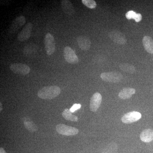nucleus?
Returning a JSON list of instances; mask_svg holds the SVG:
<instances>
[{
	"label": "nucleus",
	"instance_id": "f257e3e1",
	"mask_svg": "<svg viewBox=\"0 0 153 153\" xmlns=\"http://www.w3.org/2000/svg\"><path fill=\"white\" fill-rule=\"evenodd\" d=\"M61 92L60 88L56 85L45 86L38 91V96L44 100H52L58 96Z\"/></svg>",
	"mask_w": 153,
	"mask_h": 153
},
{
	"label": "nucleus",
	"instance_id": "f03ea898",
	"mask_svg": "<svg viewBox=\"0 0 153 153\" xmlns=\"http://www.w3.org/2000/svg\"><path fill=\"white\" fill-rule=\"evenodd\" d=\"M56 130L60 134L66 136L75 135L79 133V130L76 128L63 124L57 125L56 127Z\"/></svg>",
	"mask_w": 153,
	"mask_h": 153
},
{
	"label": "nucleus",
	"instance_id": "7ed1b4c3",
	"mask_svg": "<svg viewBox=\"0 0 153 153\" xmlns=\"http://www.w3.org/2000/svg\"><path fill=\"white\" fill-rule=\"evenodd\" d=\"M100 77L105 82L117 83L120 82L123 78V76L120 72L111 71L102 73Z\"/></svg>",
	"mask_w": 153,
	"mask_h": 153
},
{
	"label": "nucleus",
	"instance_id": "20e7f679",
	"mask_svg": "<svg viewBox=\"0 0 153 153\" xmlns=\"http://www.w3.org/2000/svg\"><path fill=\"white\" fill-rule=\"evenodd\" d=\"M45 49L46 53L48 55H51L54 54L56 49L55 38L50 33L46 34L44 39Z\"/></svg>",
	"mask_w": 153,
	"mask_h": 153
},
{
	"label": "nucleus",
	"instance_id": "39448f33",
	"mask_svg": "<svg viewBox=\"0 0 153 153\" xmlns=\"http://www.w3.org/2000/svg\"><path fill=\"white\" fill-rule=\"evenodd\" d=\"M10 68L15 74L22 75H27L31 71L30 66L27 64L22 63H15L11 64Z\"/></svg>",
	"mask_w": 153,
	"mask_h": 153
},
{
	"label": "nucleus",
	"instance_id": "423d86ee",
	"mask_svg": "<svg viewBox=\"0 0 153 153\" xmlns=\"http://www.w3.org/2000/svg\"><path fill=\"white\" fill-rule=\"evenodd\" d=\"M63 56L68 63L71 64H75L79 62V59L75 52L71 47H65L63 50Z\"/></svg>",
	"mask_w": 153,
	"mask_h": 153
},
{
	"label": "nucleus",
	"instance_id": "0eeeda50",
	"mask_svg": "<svg viewBox=\"0 0 153 153\" xmlns=\"http://www.w3.org/2000/svg\"><path fill=\"white\" fill-rule=\"evenodd\" d=\"M26 18L24 16H21L17 17L12 22L9 28V33L11 34L16 33L18 30L26 24Z\"/></svg>",
	"mask_w": 153,
	"mask_h": 153
},
{
	"label": "nucleus",
	"instance_id": "6e6552de",
	"mask_svg": "<svg viewBox=\"0 0 153 153\" xmlns=\"http://www.w3.org/2000/svg\"><path fill=\"white\" fill-rule=\"evenodd\" d=\"M33 25L31 22L27 23L25 27L18 35V40L20 41H24L30 38L33 30Z\"/></svg>",
	"mask_w": 153,
	"mask_h": 153
},
{
	"label": "nucleus",
	"instance_id": "1a4fd4ad",
	"mask_svg": "<svg viewBox=\"0 0 153 153\" xmlns=\"http://www.w3.org/2000/svg\"><path fill=\"white\" fill-rule=\"evenodd\" d=\"M141 116V114L139 112L131 111L123 115L121 118V121L124 123L131 124L139 120Z\"/></svg>",
	"mask_w": 153,
	"mask_h": 153
},
{
	"label": "nucleus",
	"instance_id": "9d476101",
	"mask_svg": "<svg viewBox=\"0 0 153 153\" xmlns=\"http://www.w3.org/2000/svg\"><path fill=\"white\" fill-rule=\"evenodd\" d=\"M108 36L116 44L123 45L126 43L127 39L125 36L119 31L116 30L112 31L109 33Z\"/></svg>",
	"mask_w": 153,
	"mask_h": 153
},
{
	"label": "nucleus",
	"instance_id": "9b49d317",
	"mask_svg": "<svg viewBox=\"0 0 153 153\" xmlns=\"http://www.w3.org/2000/svg\"><path fill=\"white\" fill-rule=\"evenodd\" d=\"M102 96L100 93L96 92L91 97L90 102V109L92 112H96L99 108L102 102Z\"/></svg>",
	"mask_w": 153,
	"mask_h": 153
},
{
	"label": "nucleus",
	"instance_id": "f8f14e48",
	"mask_svg": "<svg viewBox=\"0 0 153 153\" xmlns=\"http://www.w3.org/2000/svg\"><path fill=\"white\" fill-rule=\"evenodd\" d=\"M78 46L81 50L87 51L91 46V42L89 38L85 36H79L76 39Z\"/></svg>",
	"mask_w": 153,
	"mask_h": 153
},
{
	"label": "nucleus",
	"instance_id": "ddd939ff",
	"mask_svg": "<svg viewBox=\"0 0 153 153\" xmlns=\"http://www.w3.org/2000/svg\"><path fill=\"white\" fill-rule=\"evenodd\" d=\"M61 7L64 13L69 16H73L75 13V10L72 3L68 0L60 1Z\"/></svg>",
	"mask_w": 153,
	"mask_h": 153
},
{
	"label": "nucleus",
	"instance_id": "4468645a",
	"mask_svg": "<svg viewBox=\"0 0 153 153\" xmlns=\"http://www.w3.org/2000/svg\"><path fill=\"white\" fill-rule=\"evenodd\" d=\"M136 90L131 88L126 87L123 89L118 94L119 97L123 100L128 99L134 94Z\"/></svg>",
	"mask_w": 153,
	"mask_h": 153
},
{
	"label": "nucleus",
	"instance_id": "2eb2a0df",
	"mask_svg": "<svg viewBox=\"0 0 153 153\" xmlns=\"http://www.w3.org/2000/svg\"><path fill=\"white\" fill-rule=\"evenodd\" d=\"M22 120L25 128L29 131L31 132H35L38 131V128L37 125L31 120L30 117H24Z\"/></svg>",
	"mask_w": 153,
	"mask_h": 153
},
{
	"label": "nucleus",
	"instance_id": "dca6fc26",
	"mask_svg": "<svg viewBox=\"0 0 153 153\" xmlns=\"http://www.w3.org/2000/svg\"><path fill=\"white\" fill-rule=\"evenodd\" d=\"M140 138L144 143H150L153 141V130L151 129L144 130L140 134Z\"/></svg>",
	"mask_w": 153,
	"mask_h": 153
},
{
	"label": "nucleus",
	"instance_id": "f3484780",
	"mask_svg": "<svg viewBox=\"0 0 153 153\" xmlns=\"http://www.w3.org/2000/svg\"><path fill=\"white\" fill-rule=\"evenodd\" d=\"M143 44L145 50L150 54L153 53V40L149 36H145L143 39Z\"/></svg>",
	"mask_w": 153,
	"mask_h": 153
},
{
	"label": "nucleus",
	"instance_id": "a211bd4d",
	"mask_svg": "<svg viewBox=\"0 0 153 153\" xmlns=\"http://www.w3.org/2000/svg\"><path fill=\"white\" fill-rule=\"evenodd\" d=\"M63 117L66 120L71 121L77 122L78 120L77 117L74 115L72 114L70 111V109L65 108L62 113Z\"/></svg>",
	"mask_w": 153,
	"mask_h": 153
},
{
	"label": "nucleus",
	"instance_id": "6ab92c4d",
	"mask_svg": "<svg viewBox=\"0 0 153 153\" xmlns=\"http://www.w3.org/2000/svg\"><path fill=\"white\" fill-rule=\"evenodd\" d=\"M119 68L123 71L130 74H134L136 72L135 67L129 63H121L120 64Z\"/></svg>",
	"mask_w": 153,
	"mask_h": 153
},
{
	"label": "nucleus",
	"instance_id": "aec40b11",
	"mask_svg": "<svg viewBox=\"0 0 153 153\" xmlns=\"http://www.w3.org/2000/svg\"><path fill=\"white\" fill-rule=\"evenodd\" d=\"M37 46L34 44H30L25 46L23 52L25 55H33L37 52Z\"/></svg>",
	"mask_w": 153,
	"mask_h": 153
},
{
	"label": "nucleus",
	"instance_id": "412c9836",
	"mask_svg": "<svg viewBox=\"0 0 153 153\" xmlns=\"http://www.w3.org/2000/svg\"><path fill=\"white\" fill-rule=\"evenodd\" d=\"M117 150V145L116 143L112 142L108 145L103 149L102 153H116Z\"/></svg>",
	"mask_w": 153,
	"mask_h": 153
},
{
	"label": "nucleus",
	"instance_id": "4be33fe9",
	"mask_svg": "<svg viewBox=\"0 0 153 153\" xmlns=\"http://www.w3.org/2000/svg\"><path fill=\"white\" fill-rule=\"evenodd\" d=\"M82 2L83 4L88 8H95L97 6L96 2L94 0H82Z\"/></svg>",
	"mask_w": 153,
	"mask_h": 153
},
{
	"label": "nucleus",
	"instance_id": "5701e85b",
	"mask_svg": "<svg viewBox=\"0 0 153 153\" xmlns=\"http://www.w3.org/2000/svg\"><path fill=\"white\" fill-rule=\"evenodd\" d=\"M136 14L133 11H129L126 13V17L128 20L131 19H134Z\"/></svg>",
	"mask_w": 153,
	"mask_h": 153
},
{
	"label": "nucleus",
	"instance_id": "b1692460",
	"mask_svg": "<svg viewBox=\"0 0 153 153\" xmlns=\"http://www.w3.org/2000/svg\"><path fill=\"white\" fill-rule=\"evenodd\" d=\"M81 106V105L80 104H74L70 108V111L71 113L74 112L76 110L80 108Z\"/></svg>",
	"mask_w": 153,
	"mask_h": 153
},
{
	"label": "nucleus",
	"instance_id": "393cba45",
	"mask_svg": "<svg viewBox=\"0 0 153 153\" xmlns=\"http://www.w3.org/2000/svg\"><path fill=\"white\" fill-rule=\"evenodd\" d=\"M142 19V15L140 13H137L136 14V16L135 17L134 20L136 22H139L141 21Z\"/></svg>",
	"mask_w": 153,
	"mask_h": 153
},
{
	"label": "nucleus",
	"instance_id": "a878e982",
	"mask_svg": "<svg viewBox=\"0 0 153 153\" xmlns=\"http://www.w3.org/2000/svg\"><path fill=\"white\" fill-rule=\"evenodd\" d=\"M0 153H7L5 150L3 148H0Z\"/></svg>",
	"mask_w": 153,
	"mask_h": 153
},
{
	"label": "nucleus",
	"instance_id": "bb28decb",
	"mask_svg": "<svg viewBox=\"0 0 153 153\" xmlns=\"http://www.w3.org/2000/svg\"><path fill=\"white\" fill-rule=\"evenodd\" d=\"M3 108H2V105L1 103H0V111H2Z\"/></svg>",
	"mask_w": 153,
	"mask_h": 153
}]
</instances>
